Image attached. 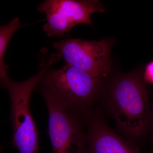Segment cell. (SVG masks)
Segmentation results:
<instances>
[{"label":"cell","instance_id":"6da1fadb","mask_svg":"<svg viewBox=\"0 0 153 153\" xmlns=\"http://www.w3.org/2000/svg\"><path fill=\"white\" fill-rule=\"evenodd\" d=\"M143 79L136 73L118 76L111 82L105 97L119 128L133 137L144 135L151 124L149 94Z\"/></svg>","mask_w":153,"mask_h":153},{"label":"cell","instance_id":"7a4b0ae2","mask_svg":"<svg viewBox=\"0 0 153 153\" xmlns=\"http://www.w3.org/2000/svg\"><path fill=\"white\" fill-rule=\"evenodd\" d=\"M102 79L66 64L59 69L47 70L40 83L43 97L77 117H83L90 111Z\"/></svg>","mask_w":153,"mask_h":153},{"label":"cell","instance_id":"3957f363","mask_svg":"<svg viewBox=\"0 0 153 153\" xmlns=\"http://www.w3.org/2000/svg\"><path fill=\"white\" fill-rule=\"evenodd\" d=\"M59 60L52 55L34 76L22 82L10 78L2 86L7 89L10 99L12 143L20 153H39V133L30 109V97L48 68Z\"/></svg>","mask_w":153,"mask_h":153},{"label":"cell","instance_id":"277c9868","mask_svg":"<svg viewBox=\"0 0 153 153\" xmlns=\"http://www.w3.org/2000/svg\"><path fill=\"white\" fill-rule=\"evenodd\" d=\"M46 15L43 30L49 37H62L78 24L93 26L91 16L103 13L104 6L97 0H47L38 7Z\"/></svg>","mask_w":153,"mask_h":153},{"label":"cell","instance_id":"5b68a950","mask_svg":"<svg viewBox=\"0 0 153 153\" xmlns=\"http://www.w3.org/2000/svg\"><path fill=\"white\" fill-rule=\"evenodd\" d=\"M111 39L88 41L68 39L54 42L53 47L66 64L92 76L103 79L110 71Z\"/></svg>","mask_w":153,"mask_h":153},{"label":"cell","instance_id":"8992f818","mask_svg":"<svg viewBox=\"0 0 153 153\" xmlns=\"http://www.w3.org/2000/svg\"><path fill=\"white\" fill-rule=\"evenodd\" d=\"M49 112L48 132L52 153H84L86 134L82 130L78 117L44 97Z\"/></svg>","mask_w":153,"mask_h":153},{"label":"cell","instance_id":"52a82bcc","mask_svg":"<svg viewBox=\"0 0 153 153\" xmlns=\"http://www.w3.org/2000/svg\"><path fill=\"white\" fill-rule=\"evenodd\" d=\"M87 127V153H142L133 145L119 136L95 113L83 117Z\"/></svg>","mask_w":153,"mask_h":153},{"label":"cell","instance_id":"ba28073f","mask_svg":"<svg viewBox=\"0 0 153 153\" xmlns=\"http://www.w3.org/2000/svg\"><path fill=\"white\" fill-rule=\"evenodd\" d=\"M20 19L15 18L10 23L1 26L0 28V77L1 85H3L9 79L7 75L9 66L4 62L6 49L14 33L22 27Z\"/></svg>","mask_w":153,"mask_h":153},{"label":"cell","instance_id":"9c48e42d","mask_svg":"<svg viewBox=\"0 0 153 153\" xmlns=\"http://www.w3.org/2000/svg\"><path fill=\"white\" fill-rule=\"evenodd\" d=\"M143 78L145 81L153 84V61L148 63L146 66Z\"/></svg>","mask_w":153,"mask_h":153},{"label":"cell","instance_id":"30bf717a","mask_svg":"<svg viewBox=\"0 0 153 153\" xmlns=\"http://www.w3.org/2000/svg\"><path fill=\"white\" fill-rule=\"evenodd\" d=\"M152 126V128L153 131V107L151 111V124L150 126Z\"/></svg>","mask_w":153,"mask_h":153}]
</instances>
